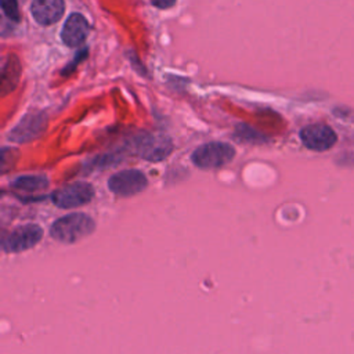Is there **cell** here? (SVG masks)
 <instances>
[{
	"instance_id": "6da1fadb",
	"label": "cell",
	"mask_w": 354,
	"mask_h": 354,
	"mask_svg": "<svg viewBox=\"0 0 354 354\" xmlns=\"http://www.w3.org/2000/svg\"><path fill=\"white\" fill-rule=\"evenodd\" d=\"M95 228L94 220L84 213H72L55 220L50 228L54 239L62 243H73L87 235Z\"/></svg>"
},
{
	"instance_id": "5b68a950",
	"label": "cell",
	"mask_w": 354,
	"mask_h": 354,
	"mask_svg": "<svg viewBox=\"0 0 354 354\" xmlns=\"http://www.w3.org/2000/svg\"><path fill=\"white\" fill-rule=\"evenodd\" d=\"M108 187L119 196H131L147 187V177L140 170H123L109 178Z\"/></svg>"
},
{
	"instance_id": "4fadbf2b",
	"label": "cell",
	"mask_w": 354,
	"mask_h": 354,
	"mask_svg": "<svg viewBox=\"0 0 354 354\" xmlns=\"http://www.w3.org/2000/svg\"><path fill=\"white\" fill-rule=\"evenodd\" d=\"M151 3L153 6H156L158 8H169V7L174 6L176 0H151Z\"/></svg>"
},
{
	"instance_id": "7a4b0ae2",
	"label": "cell",
	"mask_w": 354,
	"mask_h": 354,
	"mask_svg": "<svg viewBox=\"0 0 354 354\" xmlns=\"http://www.w3.org/2000/svg\"><path fill=\"white\" fill-rule=\"evenodd\" d=\"M235 156V149L227 142H207L196 148L192 162L201 169H216L227 165Z\"/></svg>"
},
{
	"instance_id": "7c38bea8",
	"label": "cell",
	"mask_w": 354,
	"mask_h": 354,
	"mask_svg": "<svg viewBox=\"0 0 354 354\" xmlns=\"http://www.w3.org/2000/svg\"><path fill=\"white\" fill-rule=\"evenodd\" d=\"M1 1V8L4 14L14 22H19V11H18V4L17 0H0Z\"/></svg>"
},
{
	"instance_id": "277c9868",
	"label": "cell",
	"mask_w": 354,
	"mask_h": 354,
	"mask_svg": "<svg viewBox=\"0 0 354 354\" xmlns=\"http://www.w3.org/2000/svg\"><path fill=\"white\" fill-rule=\"evenodd\" d=\"M94 196V188L88 183H73L69 184L53 195V202L62 209L77 207L88 203Z\"/></svg>"
},
{
	"instance_id": "52a82bcc",
	"label": "cell",
	"mask_w": 354,
	"mask_h": 354,
	"mask_svg": "<svg viewBox=\"0 0 354 354\" xmlns=\"http://www.w3.org/2000/svg\"><path fill=\"white\" fill-rule=\"evenodd\" d=\"M301 142L313 151H326L332 148L337 140L335 131L326 124H310L300 131Z\"/></svg>"
},
{
	"instance_id": "30bf717a",
	"label": "cell",
	"mask_w": 354,
	"mask_h": 354,
	"mask_svg": "<svg viewBox=\"0 0 354 354\" xmlns=\"http://www.w3.org/2000/svg\"><path fill=\"white\" fill-rule=\"evenodd\" d=\"M44 126H46V122L43 119V116L32 115V116H28L24 120H21V123L12 130L10 137H12V140H15V141L32 140L43 130Z\"/></svg>"
},
{
	"instance_id": "8992f818",
	"label": "cell",
	"mask_w": 354,
	"mask_h": 354,
	"mask_svg": "<svg viewBox=\"0 0 354 354\" xmlns=\"http://www.w3.org/2000/svg\"><path fill=\"white\" fill-rule=\"evenodd\" d=\"M171 141L160 134H144L136 142L137 153L151 162L165 159L171 152Z\"/></svg>"
},
{
	"instance_id": "8fae6325",
	"label": "cell",
	"mask_w": 354,
	"mask_h": 354,
	"mask_svg": "<svg viewBox=\"0 0 354 354\" xmlns=\"http://www.w3.org/2000/svg\"><path fill=\"white\" fill-rule=\"evenodd\" d=\"M48 187V181L43 176H22L12 181V188L21 192H39Z\"/></svg>"
},
{
	"instance_id": "9c48e42d",
	"label": "cell",
	"mask_w": 354,
	"mask_h": 354,
	"mask_svg": "<svg viewBox=\"0 0 354 354\" xmlns=\"http://www.w3.org/2000/svg\"><path fill=\"white\" fill-rule=\"evenodd\" d=\"M64 0H33L30 6L32 17L40 25H53L64 14Z\"/></svg>"
},
{
	"instance_id": "3957f363",
	"label": "cell",
	"mask_w": 354,
	"mask_h": 354,
	"mask_svg": "<svg viewBox=\"0 0 354 354\" xmlns=\"http://www.w3.org/2000/svg\"><path fill=\"white\" fill-rule=\"evenodd\" d=\"M43 236L37 224H25L10 232L3 241V249L10 253H18L36 246Z\"/></svg>"
},
{
	"instance_id": "ba28073f",
	"label": "cell",
	"mask_w": 354,
	"mask_h": 354,
	"mask_svg": "<svg viewBox=\"0 0 354 354\" xmlns=\"http://www.w3.org/2000/svg\"><path fill=\"white\" fill-rule=\"evenodd\" d=\"M88 35V22L82 14H71L64 24L61 39L69 47L80 46Z\"/></svg>"
}]
</instances>
